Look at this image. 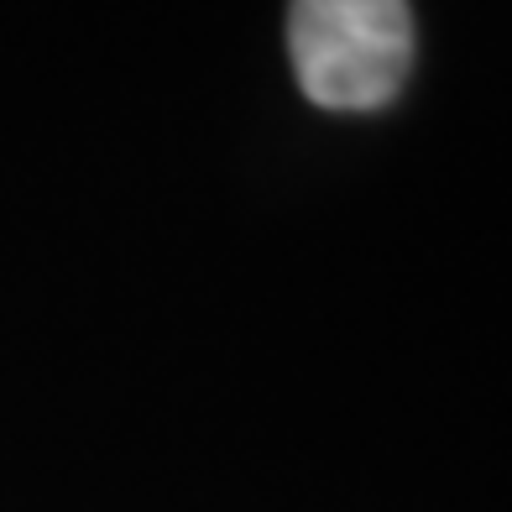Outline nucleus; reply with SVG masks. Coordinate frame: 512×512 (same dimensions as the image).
<instances>
[{
  "mask_svg": "<svg viewBox=\"0 0 512 512\" xmlns=\"http://www.w3.org/2000/svg\"><path fill=\"white\" fill-rule=\"evenodd\" d=\"M288 63L319 110H387L413 74L408 0H288Z\"/></svg>",
  "mask_w": 512,
  "mask_h": 512,
  "instance_id": "nucleus-1",
  "label": "nucleus"
}]
</instances>
